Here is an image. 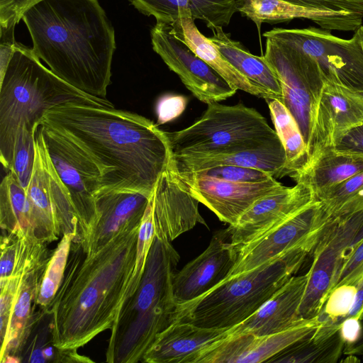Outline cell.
Returning <instances> with one entry per match:
<instances>
[{"mask_svg":"<svg viewBox=\"0 0 363 363\" xmlns=\"http://www.w3.org/2000/svg\"><path fill=\"white\" fill-rule=\"evenodd\" d=\"M40 125L65 136L98 166L100 190L152 195L172 155L165 131L115 107L69 101L45 111Z\"/></svg>","mask_w":363,"mask_h":363,"instance_id":"obj_1","label":"cell"},{"mask_svg":"<svg viewBox=\"0 0 363 363\" xmlns=\"http://www.w3.org/2000/svg\"><path fill=\"white\" fill-rule=\"evenodd\" d=\"M139 228L118 234L92 255L72 242L62 281L48 306L55 347L78 350L111 329L134 269Z\"/></svg>","mask_w":363,"mask_h":363,"instance_id":"obj_2","label":"cell"},{"mask_svg":"<svg viewBox=\"0 0 363 363\" xmlns=\"http://www.w3.org/2000/svg\"><path fill=\"white\" fill-rule=\"evenodd\" d=\"M22 19L33 50L54 74L79 90L106 99L115 32L97 0H42Z\"/></svg>","mask_w":363,"mask_h":363,"instance_id":"obj_3","label":"cell"},{"mask_svg":"<svg viewBox=\"0 0 363 363\" xmlns=\"http://www.w3.org/2000/svg\"><path fill=\"white\" fill-rule=\"evenodd\" d=\"M170 242L155 235L141 281L121 306L111 329L106 362H142L159 335L175 321L172 279L179 255Z\"/></svg>","mask_w":363,"mask_h":363,"instance_id":"obj_4","label":"cell"},{"mask_svg":"<svg viewBox=\"0 0 363 363\" xmlns=\"http://www.w3.org/2000/svg\"><path fill=\"white\" fill-rule=\"evenodd\" d=\"M69 101L115 107L106 99L72 86L40 61L32 48L18 42L0 79V160L10 170L16 140L24 130L36 133L45 111Z\"/></svg>","mask_w":363,"mask_h":363,"instance_id":"obj_5","label":"cell"},{"mask_svg":"<svg viewBox=\"0 0 363 363\" xmlns=\"http://www.w3.org/2000/svg\"><path fill=\"white\" fill-rule=\"evenodd\" d=\"M315 245L293 248L255 269L225 279L199 298L177 306L174 322L207 328L240 324L294 276Z\"/></svg>","mask_w":363,"mask_h":363,"instance_id":"obj_6","label":"cell"},{"mask_svg":"<svg viewBox=\"0 0 363 363\" xmlns=\"http://www.w3.org/2000/svg\"><path fill=\"white\" fill-rule=\"evenodd\" d=\"M166 134L173 155L227 153L281 142L266 118L242 104H209L190 126Z\"/></svg>","mask_w":363,"mask_h":363,"instance_id":"obj_7","label":"cell"},{"mask_svg":"<svg viewBox=\"0 0 363 363\" xmlns=\"http://www.w3.org/2000/svg\"><path fill=\"white\" fill-rule=\"evenodd\" d=\"M263 36L308 54L317 62L325 82L363 94V49L357 30L350 39L313 26L274 28L264 32Z\"/></svg>","mask_w":363,"mask_h":363,"instance_id":"obj_8","label":"cell"},{"mask_svg":"<svg viewBox=\"0 0 363 363\" xmlns=\"http://www.w3.org/2000/svg\"><path fill=\"white\" fill-rule=\"evenodd\" d=\"M263 57L280 82L282 103L296 121L308 152L325 84L320 68L311 56L298 48L270 39L266 40Z\"/></svg>","mask_w":363,"mask_h":363,"instance_id":"obj_9","label":"cell"},{"mask_svg":"<svg viewBox=\"0 0 363 363\" xmlns=\"http://www.w3.org/2000/svg\"><path fill=\"white\" fill-rule=\"evenodd\" d=\"M30 203V226L34 236L49 243L59 236L74 234L80 241L79 223L67 188L59 177L42 137L35 133V158L27 190Z\"/></svg>","mask_w":363,"mask_h":363,"instance_id":"obj_10","label":"cell"},{"mask_svg":"<svg viewBox=\"0 0 363 363\" xmlns=\"http://www.w3.org/2000/svg\"><path fill=\"white\" fill-rule=\"evenodd\" d=\"M362 224L363 210L329 219L312 251V264L299 308L301 318H312L320 313Z\"/></svg>","mask_w":363,"mask_h":363,"instance_id":"obj_11","label":"cell"},{"mask_svg":"<svg viewBox=\"0 0 363 363\" xmlns=\"http://www.w3.org/2000/svg\"><path fill=\"white\" fill-rule=\"evenodd\" d=\"M48 154L67 189L79 223L81 242L96 217L95 195L102 186L98 166L62 135L40 125L38 128Z\"/></svg>","mask_w":363,"mask_h":363,"instance_id":"obj_12","label":"cell"},{"mask_svg":"<svg viewBox=\"0 0 363 363\" xmlns=\"http://www.w3.org/2000/svg\"><path fill=\"white\" fill-rule=\"evenodd\" d=\"M150 36L153 50L199 101L209 104L236 93L237 89L172 31L169 22L157 21Z\"/></svg>","mask_w":363,"mask_h":363,"instance_id":"obj_13","label":"cell"},{"mask_svg":"<svg viewBox=\"0 0 363 363\" xmlns=\"http://www.w3.org/2000/svg\"><path fill=\"white\" fill-rule=\"evenodd\" d=\"M328 221L320 202L313 201L269 233L241 247L236 263L225 279L255 269L293 248L316 244Z\"/></svg>","mask_w":363,"mask_h":363,"instance_id":"obj_14","label":"cell"},{"mask_svg":"<svg viewBox=\"0 0 363 363\" xmlns=\"http://www.w3.org/2000/svg\"><path fill=\"white\" fill-rule=\"evenodd\" d=\"M170 164L187 191L229 225L236 223L258 199L284 186L274 177L259 183L233 182L194 172H179L173 167L171 160Z\"/></svg>","mask_w":363,"mask_h":363,"instance_id":"obj_15","label":"cell"},{"mask_svg":"<svg viewBox=\"0 0 363 363\" xmlns=\"http://www.w3.org/2000/svg\"><path fill=\"white\" fill-rule=\"evenodd\" d=\"M322 325L317 315L271 335H229L201 352L195 363L268 362L286 348L313 334Z\"/></svg>","mask_w":363,"mask_h":363,"instance_id":"obj_16","label":"cell"},{"mask_svg":"<svg viewBox=\"0 0 363 363\" xmlns=\"http://www.w3.org/2000/svg\"><path fill=\"white\" fill-rule=\"evenodd\" d=\"M362 123L363 94L342 85L325 82L308 150L306 171L321 155L332 150L348 130Z\"/></svg>","mask_w":363,"mask_h":363,"instance_id":"obj_17","label":"cell"},{"mask_svg":"<svg viewBox=\"0 0 363 363\" xmlns=\"http://www.w3.org/2000/svg\"><path fill=\"white\" fill-rule=\"evenodd\" d=\"M316 199L311 188L302 182L258 199L227 228L232 245L238 250L285 222Z\"/></svg>","mask_w":363,"mask_h":363,"instance_id":"obj_18","label":"cell"},{"mask_svg":"<svg viewBox=\"0 0 363 363\" xmlns=\"http://www.w3.org/2000/svg\"><path fill=\"white\" fill-rule=\"evenodd\" d=\"M237 257L228 230L216 233L201 254L174 272L172 286L177 305L192 301L220 283L235 266Z\"/></svg>","mask_w":363,"mask_h":363,"instance_id":"obj_19","label":"cell"},{"mask_svg":"<svg viewBox=\"0 0 363 363\" xmlns=\"http://www.w3.org/2000/svg\"><path fill=\"white\" fill-rule=\"evenodd\" d=\"M151 195L132 190H100L94 198L96 219L81 242L84 252L92 255L118 234L139 228Z\"/></svg>","mask_w":363,"mask_h":363,"instance_id":"obj_20","label":"cell"},{"mask_svg":"<svg viewBox=\"0 0 363 363\" xmlns=\"http://www.w3.org/2000/svg\"><path fill=\"white\" fill-rule=\"evenodd\" d=\"M152 203L155 235L170 242L197 223L206 225L199 211V201L182 185L170 161L155 186Z\"/></svg>","mask_w":363,"mask_h":363,"instance_id":"obj_21","label":"cell"},{"mask_svg":"<svg viewBox=\"0 0 363 363\" xmlns=\"http://www.w3.org/2000/svg\"><path fill=\"white\" fill-rule=\"evenodd\" d=\"M237 10L255 23L258 30L262 23L276 24L296 18L308 19L328 30L354 31L363 18L345 11L305 7L283 0H237Z\"/></svg>","mask_w":363,"mask_h":363,"instance_id":"obj_22","label":"cell"},{"mask_svg":"<svg viewBox=\"0 0 363 363\" xmlns=\"http://www.w3.org/2000/svg\"><path fill=\"white\" fill-rule=\"evenodd\" d=\"M307 281V273L293 276L252 315L229 328V335H267L283 331L298 323L303 319L299 315V308Z\"/></svg>","mask_w":363,"mask_h":363,"instance_id":"obj_23","label":"cell"},{"mask_svg":"<svg viewBox=\"0 0 363 363\" xmlns=\"http://www.w3.org/2000/svg\"><path fill=\"white\" fill-rule=\"evenodd\" d=\"M229 328H207L176 321L159 335L143 357L147 363H195L199 354L229 335Z\"/></svg>","mask_w":363,"mask_h":363,"instance_id":"obj_24","label":"cell"},{"mask_svg":"<svg viewBox=\"0 0 363 363\" xmlns=\"http://www.w3.org/2000/svg\"><path fill=\"white\" fill-rule=\"evenodd\" d=\"M173 167L179 172H196L218 166L232 165L258 169L274 178L289 176L281 142L254 150L210 155H173Z\"/></svg>","mask_w":363,"mask_h":363,"instance_id":"obj_25","label":"cell"},{"mask_svg":"<svg viewBox=\"0 0 363 363\" xmlns=\"http://www.w3.org/2000/svg\"><path fill=\"white\" fill-rule=\"evenodd\" d=\"M140 13L156 21H172L185 14L207 28L227 26L237 10V0H129Z\"/></svg>","mask_w":363,"mask_h":363,"instance_id":"obj_26","label":"cell"},{"mask_svg":"<svg viewBox=\"0 0 363 363\" xmlns=\"http://www.w3.org/2000/svg\"><path fill=\"white\" fill-rule=\"evenodd\" d=\"M210 40L224 57L254 86L262 91L265 100L277 99L282 102L280 82L264 57L254 55L243 45L230 38L221 26L211 28Z\"/></svg>","mask_w":363,"mask_h":363,"instance_id":"obj_27","label":"cell"},{"mask_svg":"<svg viewBox=\"0 0 363 363\" xmlns=\"http://www.w3.org/2000/svg\"><path fill=\"white\" fill-rule=\"evenodd\" d=\"M194 21L191 16L182 14L175 20L167 22H169L172 31L177 37L233 87L265 99L264 94L254 86L224 57L209 38L205 37L199 30Z\"/></svg>","mask_w":363,"mask_h":363,"instance_id":"obj_28","label":"cell"},{"mask_svg":"<svg viewBox=\"0 0 363 363\" xmlns=\"http://www.w3.org/2000/svg\"><path fill=\"white\" fill-rule=\"evenodd\" d=\"M35 306L20 354V362H92L77 350H62L54 345L53 316L49 307Z\"/></svg>","mask_w":363,"mask_h":363,"instance_id":"obj_29","label":"cell"},{"mask_svg":"<svg viewBox=\"0 0 363 363\" xmlns=\"http://www.w3.org/2000/svg\"><path fill=\"white\" fill-rule=\"evenodd\" d=\"M48 264L34 268L23 277L13 309L8 335L1 344V363L20 362L19 354Z\"/></svg>","mask_w":363,"mask_h":363,"instance_id":"obj_30","label":"cell"},{"mask_svg":"<svg viewBox=\"0 0 363 363\" xmlns=\"http://www.w3.org/2000/svg\"><path fill=\"white\" fill-rule=\"evenodd\" d=\"M345 346L339 325L323 324L313 334L291 345L268 362L336 363Z\"/></svg>","mask_w":363,"mask_h":363,"instance_id":"obj_31","label":"cell"},{"mask_svg":"<svg viewBox=\"0 0 363 363\" xmlns=\"http://www.w3.org/2000/svg\"><path fill=\"white\" fill-rule=\"evenodd\" d=\"M363 172V157L325 152L295 182L308 185L315 199L330 188Z\"/></svg>","mask_w":363,"mask_h":363,"instance_id":"obj_32","label":"cell"},{"mask_svg":"<svg viewBox=\"0 0 363 363\" xmlns=\"http://www.w3.org/2000/svg\"><path fill=\"white\" fill-rule=\"evenodd\" d=\"M275 130L284 146L286 169L294 181L308 168V152L300 128L283 103L277 99L266 100Z\"/></svg>","mask_w":363,"mask_h":363,"instance_id":"obj_33","label":"cell"},{"mask_svg":"<svg viewBox=\"0 0 363 363\" xmlns=\"http://www.w3.org/2000/svg\"><path fill=\"white\" fill-rule=\"evenodd\" d=\"M30 213L27 191L16 175L9 171L0 184V225L2 231L9 233L18 228L32 231Z\"/></svg>","mask_w":363,"mask_h":363,"instance_id":"obj_34","label":"cell"},{"mask_svg":"<svg viewBox=\"0 0 363 363\" xmlns=\"http://www.w3.org/2000/svg\"><path fill=\"white\" fill-rule=\"evenodd\" d=\"M328 218L363 210V172L316 197Z\"/></svg>","mask_w":363,"mask_h":363,"instance_id":"obj_35","label":"cell"},{"mask_svg":"<svg viewBox=\"0 0 363 363\" xmlns=\"http://www.w3.org/2000/svg\"><path fill=\"white\" fill-rule=\"evenodd\" d=\"M74 237L72 233L62 235L52 252L41 281L36 305L48 307L54 298L62 281Z\"/></svg>","mask_w":363,"mask_h":363,"instance_id":"obj_36","label":"cell"},{"mask_svg":"<svg viewBox=\"0 0 363 363\" xmlns=\"http://www.w3.org/2000/svg\"><path fill=\"white\" fill-rule=\"evenodd\" d=\"M154 237L155 225L151 195L150 202L139 228L135 266L125 290L123 303L135 293L141 281Z\"/></svg>","mask_w":363,"mask_h":363,"instance_id":"obj_37","label":"cell"},{"mask_svg":"<svg viewBox=\"0 0 363 363\" xmlns=\"http://www.w3.org/2000/svg\"><path fill=\"white\" fill-rule=\"evenodd\" d=\"M357 285L342 284L334 287L318 315L323 325H339L350 311L355 298Z\"/></svg>","mask_w":363,"mask_h":363,"instance_id":"obj_38","label":"cell"},{"mask_svg":"<svg viewBox=\"0 0 363 363\" xmlns=\"http://www.w3.org/2000/svg\"><path fill=\"white\" fill-rule=\"evenodd\" d=\"M194 172L211 178L238 183H259L274 178L269 173L258 169L232 165L218 166Z\"/></svg>","mask_w":363,"mask_h":363,"instance_id":"obj_39","label":"cell"},{"mask_svg":"<svg viewBox=\"0 0 363 363\" xmlns=\"http://www.w3.org/2000/svg\"><path fill=\"white\" fill-rule=\"evenodd\" d=\"M23 277H12L0 281L1 344L4 342L8 335L13 309Z\"/></svg>","mask_w":363,"mask_h":363,"instance_id":"obj_40","label":"cell"},{"mask_svg":"<svg viewBox=\"0 0 363 363\" xmlns=\"http://www.w3.org/2000/svg\"><path fill=\"white\" fill-rule=\"evenodd\" d=\"M363 277V238L353 245L346 255L335 286L342 284L356 285Z\"/></svg>","mask_w":363,"mask_h":363,"instance_id":"obj_41","label":"cell"},{"mask_svg":"<svg viewBox=\"0 0 363 363\" xmlns=\"http://www.w3.org/2000/svg\"><path fill=\"white\" fill-rule=\"evenodd\" d=\"M188 99L183 95L166 94L157 101V125H162L178 118L185 110Z\"/></svg>","mask_w":363,"mask_h":363,"instance_id":"obj_42","label":"cell"},{"mask_svg":"<svg viewBox=\"0 0 363 363\" xmlns=\"http://www.w3.org/2000/svg\"><path fill=\"white\" fill-rule=\"evenodd\" d=\"M289 3L323 10L345 11L363 18V0H283Z\"/></svg>","mask_w":363,"mask_h":363,"instance_id":"obj_43","label":"cell"},{"mask_svg":"<svg viewBox=\"0 0 363 363\" xmlns=\"http://www.w3.org/2000/svg\"><path fill=\"white\" fill-rule=\"evenodd\" d=\"M42 0H0V27L16 26L23 13Z\"/></svg>","mask_w":363,"mask_h":363,"instance_id":"obj_44","label":"cell"},{"mask_svg":"<svg viewBox=\"0 0 363 363\" xmlns=\"http://www.w3.org/2000/svg\"><path fill=\"white\" fill-rule=\"evenodd\" d=\"M330 150L363 157V123L348 130Z\"/></svg>","mask_w":363,"mask_h":363,"instance_id":"obj_45","label":"cell"},{"mask_svg":"<svg viewBox=\"0 0 363 363\" xmlns=\"http://www.w3.org/2000/svg\"><path fill=\"white\" fill-rule=\"evenodd\" d=\"M15 26L0 27V79L13 54L16 41L14 39Z\"/></svg>","mask_w":363,"mask_h":363,"instance_id":"obj_46","label":"cell"},{"mask_svg":"<svg viewBox=\"0 0 363 363\" xmlns=\"http://www.w3.org/2000/svg\"><path fill=\"white\" fill-rule=\"evenodd\" d=\"M362 332V321L357 317H347L339 323V333L345 346L356 343L359 339Z\"/></svg>","mask_w":363,"mask_h":363,"instance_id":"obj_47","label":"cell"},{"mask_svg":"<svg viewBox=\"0 0 363 363\" xmlns=\"http://www.w3.org/2000/svg\"><path fill=\"white\" fill-rule=\"evenodd\" d=\"M357 292L355 295L353 306L346 316L357 317L361 320H363V277L357 283ZM345 319V318H344Z\"/></svg>","mask_w":363,"mask_h":363,"instance_id":"obj_48","label":"cell"},{"mask_svg":"<svg viewBox=\"0 0 363 363\" xmlns=\"http://www.w3.org/2000/svg\"><path fill=\"white\" fill-rule=\"evenodd\" d=\"M344 354H354L362 355L363 354V320H362V332L358 341L352 345L345 346Z\"/></svg>","mask_w":363,"mask_h":363,"instance_id":"obj_49","label":"cell"},{"mask_svg":"<svg viewBox=\"0 0 363 363\" xmlns=\"http://www.w3.org/2000/svg\"><path fill=\"white\" fill-rule=\"evenodd\" d=\"M340 362L349 363V362H359L360 360L357 357V355L347 354L346 358L340 359Z\"/></svg>","mask_w":363,"mask_h":363,"instance_id":"obj_50","label":"cell"},{"mask_svg":"<svg viewBox=\"0 0 363 363\" xmlns=\"http://www.w3.org/2000/svg\"><path fill=\"white\" fill-rule=\"evenodd\" d=\"M357 31L359 34V37H360V40H361V43H362V49H363V25H362L358 29H357Z\"/></svg>","mask_w":363,"mask_h":363,"instance_id":"obj_51","label":"cell"},{"mask_svg":"<svg viewBox=\"0 0 363 363\" xmlns=\"http://www.w3.org/2000/svg\"></svg>","mask_w":363,"mask_h":363,"instance_id":"obj_52","label":"cell"}]
</instances>
